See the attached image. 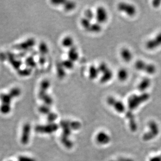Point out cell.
<instances>
[{
    "label": "cell",
    "instance_id": "ab89813d",
    "mask_svg": "<svg viewBox=\"0 0 161 161\" xmlns=\"http://www.w3.org/2000/svg\"><path fill=\"white\" fill-rule=\"evenodd\" d=\"M117 161H134L133 159L128 158V157H120L117 160Z\"/></svg>",
    "mask_w": 161,
    "mask_h": 161
},
{
    "label": "cell",
    "instance_id": "5bb4252c",
    "mask_svg": "<svg viewBox=\"0 0 161 161\" xmlns=\"http://www.w3.org/2000/svg\"><path fill=\"white\" fill-rule=\"evenodd\" d=\"M151 81L150 79L146 77L142 79L139 84L138 86V88L140 91L144 92L150 86Z\"/></svg>",
    "mask_w": 161,
    "mask_h": 161
},
{
    "label": "cell",
    "instance_id": "b9f144b4",
    "mask_svg": "<svg viewBox=\"0 0 161 161\" xmlns=\"http://www.w3.org/2000/svg\"><path fill=\"white\" fill-rule=\"evenodd\" d=\"M161 1H153L152 4L153 7H159L160 4H161Z\"/></svg>",
    "mask_w": 161,
    "mask_h": 161
},
{
    "label": "cell",
    "instance_id": "836d02e7",
    "mask_svg": "<svg viewBox=\"0 0 161 161\" xmlns=\"http://www.w3.org/2000/svg\"><path fill=\"white\" fill-rule=\"evenodd\" d=\"M85 17L87 18L90 20H91L94 17L95 14L94 13L93 11L91 10V9H88L86 11H85Z\"/></svg>",
    "mask_w": 161,
    "mask_h": 161
},
{
    "label": "cell",
    "instance_id": "8d00e7d4",
    "mask_svg": "<svg viewBox=\"0 0 161 161\" xmlns=\"http://www.w3.org/2000/svg\"><path fill=\"white\" fill-rule=\"evenodd\" d=\"M18 161H36V160L34 158L31 157L21 155L18 157Z\"/></svg>",
    "mask_w": 161,
    "mask_h": 161
},
{
    "label": "cell",
    "instance_id": "8992f818",
    "mask_svg": "<svg viewBox=\"0 0 161 161\" xmlns=\"http://www.w3.org/2000/svg\"><path fill=\"white\" fill-rule=\"evenodd\" d=\"M107 102L114 109L120 113H123L125 112L126 108L124 103L114 97L109 96L107 99Z\"/></svg>",
    "mask_w": 161,
    "mask_h": 161
},
{
    "label": "cell",
    "instance_id": "ffe728a7",
    "mask_svg": "<svg viewBox=\"0 0 161 161\" xmlns=\"http://www.w3.org/2000/svg\"><path fill=\"white\" fill-rule=\"evenodd\" d=\"M117 76L120 80L122 81L126 80L128 77V73L126 70L122 68L118 72Z\"/></svg>",
    "mask_w": 161,
    "mask_h": 161
},
{
    "label": "cell",
    "instance_id": "484cf974",
    "mask_svg": "<svg viewBox=\"0 0 161 161\" xmlns=\"http://www.w3.org/2000/svg\"><path fill=\"white\" fill-rule=\"evenodd\" d=\"M12 98H16L18 97L20 95L21 91L20 88H13L10 90L9 93Z\"/></svg>",
    "mask_w": 161,
    "mask_h": 161
},
{
    "label": "cell",
    "instance_id": "277c9868",
    "mask_svg": "<svg viewBox=\"0 0 161 161\" xmlns=\"http://www.w3.org/2000/svg\"><path fill=\"white\" fill-rule=\"evenodd\" d=\"M135 66L137 70L146 72L147 74H154L157 71V68L154 65L152 64L148 63L142 60L136 61Z\"/></svg>",
    "mask_w": 161,
    "mask_h": 161
},
{
    "label": "cell",
    "instance_id": "83f0119b",
    "mask_svg": "<svg viewBox=\"0 0 161 161\" xmlns=\"http://www.w3.org/2000/svg\"><path fill=\"white\" fill-rule=\"evenodd\" d=\"M62 65H63L64 67L70 70V69H72L74 67V62L70 60V59H68L63 61V63H62Z\"/></svg>",
    "mask_w": 161,
    "mask_h": 161
},
{
    "label": "cell",
    "instance_id": "d4e9b609",
    "mask_svg": "<svg viewBox=\"0 0 161 161\" xmlns=\"http://www.w3.org/2000/svg\"><path fill=\"white\" fill-rule=\"evenodd\" d=\"M80 23L81 25H82V26L84 28L88 30H89L90 27L92 24L91 22V21L86 17H83V18H81V20H80Z\"/></svg>",
    "mask_w": 161,
    "mask_h": 161
},
{
    "label": "cell",
    "instance_id": "ac0fdd59",
    "mask_svg": "<svg viewBox=\"0 0 161 161\" xmlns=\"http://www.w3.org/2000/svg\"><path fill=\"white\" fill-rule=\"evenodd\" d=\"M13 98L9 94H0V100L3 104H11L12 100Z\"/></svg>",
    "mask_w": 161,
    "mask_h": 161
},
{
    "label": "cell",
    "instance_id": "e575fe53",
    "mask_svg": "<svg viewBox=\"0 0 161 161\" xmlns=\"http://www.w3.org/2000/svg\"><path fill=\"white\" fill-rule=\"evenodd\" d=\"M42 100L44 101V104L48 106H50L51 105H52L53 102L52 97L49 96L48 94H46Z\"/></svg>",
    "mask_w": 161,
    "mask_h": 161
},
{
    "label": "cell",
    "instance_id": "8fae6325",
    "mask_svg": "<svg viewBox=\"0 0 161 161\" xmlns=\"http://www.w3.org/2000/svg\"><path fill=\"white\" fill-rule=\"evenodd\" d=\"M70 122L67 120H64L60 122L59 125L62 129V135L61 137L70 138L72 134V129L70 126Z\"/></svg>",
    "mask_w": 161,
    "mask_h": 161
},
{
    "label": "cell",
    "instance_id": "60d3db41",
    "mask_svg": "<svg viewBox=\"0 0 161 161\" xmlns=\"http://www.w3.org/2000/svg\"><path fill=\"white\" fill-rule=\"evenodd\" d=\"M149 161H161V154L159 156H155L151 157Z\"/></svg>",
    "mask_w": 161,
    "mask_h": 161
},
{
    "label": "cell",
    "instance_id": "ee69618b",
    "mask_svg": "<svg viewBox=\"0 0 161 161\" xmlns=\"http://www.w3.org/2000/svg\"></svg>",
    "mask_w": 161,
    "mask_h": 161
},
{
    "label": "cell",
    "instance_id": "4fadbf2b",
    "mask_svg": "<svg viewBox=\"0 0 161 161\" xmlns=\"http://www.w3.org/2000/svg\"><path fill=\"white\" fill-rule=\"evenodd\" d=\"M126 116L128 120L129 126L130 127L131 131L135 132L137 130V124L136 122L135 116L131 112V111H129L127 112L126 113Z\"/></svg>",
    "mask_w": 161,
    "mask_h": 161
},
{
    "label": "cell",
    "instance_id": "e0dca14e",
    "mask_svg": "<svg viewBox=\"0 0 161 161\" xmlns=\"http://www.w3.org/2000/svg\"><path fill=\"white\" fill-rule=\"evenodd\" d=\"M89 74L90 78L92 79L96 78L98 77L99 75L100 74V72L98 68L96 67V66L92 65L90 66L89 70Z\"/></svg>",
    "mask_w": 161,
    "mask_h": 161
},
{
    "label": "cell",
    "instance_id": "1f68e13d",
    "mask_svg": "<svg viewBox=\"0 0 161 161\" xmlns=\"http://www.w3.org/2000/svg\"><path fill=\"white\" fill-rule=\"evenodd\" d=\"M31 73V69L30 68H25L23 70H20L18 71V74L22 76H28Z\"/></svg>",
    "mask_w": 161,
    "mask_h": 161
},
{
    "label": "cell",
    "instance_id": "4316f807",
    "mask_svg": "<svg viewBox=\"0 0 161 161\" xmlns=\"http://www.w3.org/2000/svg\"><path fill=\"white\" fill-rule=\"evenodd\" d=\"M39 50L40 52L41 53L42 55H45L46 53H47L49 51V49L46 44L44 42H41L39 46Z\"/></svg>",
    "mask_w": 161,
    "mask_h": 161
},
{
    "label": "cell",
    "instance_id": "7c38bea8",
    "mask_svg": "<svg viewBox=\"0 0 161 161\" xmlns=\"http://www.w3.org/2000/svg\"><path fill=\"white\" fill-rule=\"evenodd\" d=\"M111 137L104 131H100L96 136V141L101 145H106L111 141Z\"/></svg>",
    "mask_w": 161,
    "mask_h": 161
},
{
    "label": "cell",
    "instance_id": "7a4b0ae2",
    "mask_svg": "<svg viewBox=\"0 0 161 161\" xmlns=\"http://www.w3.org/2000/svg\"><path fill=\"white\" fill-rule=\"evenodd\" d=\"M148 127L149 130L142 136V139L145 141H149L154 139L159 135L160 133L159 125L154 120H151L149 122Z\"/></svg>",
    "mask_w": 161,
    "mask_h": 161
},
{
    "label": "cell",
    "instance_id": "2e32d148",
    "mask_svg": "<svg viewBox=\"0 0 161 161\" xmlns=\"http://www.w3.org/2000/svg\"><path fill=\"white\" fill-rule=\"evenodd\" d=\"M68 56L70 60L74 62L76 61L79 58V54L75 46H72L70 48V50L68 53Z\"/></svg>",
    "mask_w": 161,
    "mask_h": 161
},
{
    "label": "cell",
    "instance_id": "5b68a950",
    "mask_svg": "<svg viewBox=\"0 0 161 161\" xmlns=\"http://www.w3.org/2000/svg\"><path fill=\"white\" fill-rule=\"evenodd\" d=\"M98 68L100 73H101L102 74V76L101 77L100 79L101 83H107L112 78L113 73L108 66L107 65V64L102 63L99 65Z\"/></svg>",
    "mask_w": 161,
    "mask_h": 161
},
{
    "label": "cell",
    "instance_id": "74e56055",
    "mask_svg": "<svg viewBox=\"0 0 161 161\" xmlns=\"http://www.w3.org/2000/svg\"><path fill=\"white\" fill-rule=\"evenodd\" d=\"M12 65L13 66V67L15 68V69H17L18 70L19 68L20 67V66H21V64H22V62L21 61H19L18 59H12Z\"/></svg>",
    "mask_w": 161,
    "mask_h": 161
},
{
    "label": "cell",
    "instance_id": "d6986e66",
    "mask_svg": "<svg viewBox=\"0 0 161 161\" xmlns=\"http://www.w3.org/2000/svg\"><path fill=\"white\" fill-rule=\"evenodd\" d=\"M62 45L64 47L66 48H72V46H73V44H74V40L72 38V37L70 36H67L64 38L62 40Z\"/></svg>",
    "mask_w": 161,
    "mask_h": 161
},
{
    "label": "cell",
    "instance_id": "52a82bcc",
    "mask_svg": "<svg viewBox=\"0 0 161 161\" xmlns=\"http://www.w3.org/2000/svg\"><path fill=\"white\" fill-rule=\"evenodd\" d=\"M118 10L130 16L135 15L137 12L136 8L133 5L126 2H120L118 4Z\"/></svg>",
    "mask_w": 161,
    "mask_h": 161
},
{
    "label": "cell",
    "instance_id": "9a60e30c",
    "mask_svg": "<svg viewBox=\"0 0 161 161\" xmlns=\"http://www.w3.org/2000/svg\"><path fill=\"white\" fill-rule=\"evenodd\" d=\"M120 55L124 61L129 62L133 59V54L127 48L122 49L120 51Z\"/></svg>",
    "mask_w": 161,
    "mask_h": 161
},
{
    "label": "cell",
    "instance_id": "4dcf8cb0",
    "mask_svg": "<svg viewBox=\"0 0 161 161\" xmlns=\"http://www.w3.org/2000/svg\"><path fill=\"white\" fill-rule=\"evenodd\" d=\"M57 114L53 112H51L48 114L47 116V120L49 123H54L55 121L57 120Z\"/></svg>",
    "mask_w": 161,
    "mask_h": 161
},
{
    "label": "cell",
    "instance_id": "7402d4cb",
    "mask_svg": "<svg viewBox=\"0 0 161 161\" xmlns=\"http://www.w3.org/2000/svg\"><path fill=\"white\" fill-rule=\"evenodd\" d=\"M11 111V104H3L0 106V112L1 113L3 114H9Z\"/></svg>",
    "mask_w": 161,
    "mask_h": 161
},
{
    "label": "cell",
    "instance_id": "d590c367",
    "mask_svg": "<svg viewBox=\"0 0 161 161\" xmlns=\"http://www.w3.org/2000/svg\"><path fill=\"white\" fill-rule=\"evenodd\" d=\"M76 4L73 2H65L64 3V8L67 11H70L75 7Z\"/></svg>",
    "mask_w": 161,
    "mask_h": 161
},
{
    "label": "cell",
    "instance_id": "603a6c76",
    "mask_svg": "<svg viewBox=\"0 0 161 161\" xmlns=\"http://www.w3.org/2000/svg\"><path fill=\"white\" fill-rule=\"evenodd\" d=\"M102 27L98 23L91 24L88 30L92 33H99L101 30Z\"/></svg>",
    "mask_w": 161,
    "mask_h": 161
},
{
    "label": "cell",
    "instance_id": "3957f363",
    "mask_svg": "<svg viewBox=\"0 0 161 161\" xmlns=\"http://www.w3.org/2000/svg\"><path fill=\"white\" fill-rule=\"evenodd\" d=\"M59 125L54 123L46 125H39L35 127V131L41 134H51L56 132L59 129Z\"/></svg>",
    "mask_w": 161,
    "mask_h": 161
},
{
    "label": "cell",
    "instance_id": "f546056e",
    "mask_svg": "<svg viewBox=\"0 0 161 161\" xmlns=\"http://www.w3.org/2000/svg\"><path fill=\"white\" fill-rule=\"evenodd\" d=\"M26 64L28 66V67H34L36 65V63L35 62L33 57H29L26 59Z\"/></svg>",
    "mask_w": 161,
    "mask_h": 161
},
{
    "label": "cell",
    "instance_id": "6da1fadb",
    "mask_svg": "<svg viewBox=\"0 0 161 161\" xmlns=\"http://www.w3.org/2000/svg\"><path fill=\"white\" fill-rule=\"evenodd\" d=\"M150 96L148 93H142L140 95L134 94L128 98L127 101L128 107L130 111H133L139 107L143 103L149 99Z\"/></svg>",
    "mask_w": 161,
    "mask_h": 161
},
{
    "label": "cell",
    "instance_id": "f1b7e54d",
    "mask_svg": "<svg viewBox=\"0 0 161 161\" xmlns=\"http://www.w3.org/2000/svg\"><path fill=\"white\" fill-rule=\"evenodd\" d=\"M70 126L72 131H78L80 128L81 124L78 121H72L70 122Z\"/></svg>",
    "mask_w": 161,
    "mask_h": 161
},
{
    "label": "cell",
    "instance_id": "30bf717a",
    "mask_svg": "<svg viewBox=\"0 0 161 161\" xmlns=\"http://www.w3.org/2000/svg\"><path fill=\"white\" fill-rule=\"evenodd\" d=\"M146 46V48L149 50H153L161 46V33H159L152 39L148 41Z\"/></svg>",
    "mask_w": 161,
    "mask_h": 161
},
{
    "label": "cell",
    "instance_id": "9c48e42d",
    "mask_svg": "<svg viewBox=\"0 0 161 161\" xmlns=\"http://www.w3.org/2000/svg\"><path fill=\"white\" fill-rule=\"evenodd\" d=\"M96 19L99 23H103L107 21L108 14L107 10L102 7H98L95 14Z\"/></svg>",
    "mask_w": 161,
    "mask_h": 161
},
{
    "label": "cell",
    "instance_id": "ba28073f",
    "mask_svg": "<svg viewBox=\"0 0 161 161\" xmlns=\"http://www.w3.org/2000/svg\"><path fill=\"white\" fill-rule=\"evenodd\" d=\"M31 127L30 124L26 123L24 124L22 129V135L20 138V141L22 144L26 145L30 141Z\"/></svg>",
    "mask_w": 161,
    "mask_h": 161
},
{
    "label": "cell",
    "instance_id": "44dd1931",
    "mask_svg": "<svg viewBox=\"0 0 161 161\" xmlns=\"http://www.w3.org/2000/svg\"><path fill=\"white\" fill-rule=\"evenodd\" d=\"M61 142L64 146L67 149H71L74 146V144L70 138L61 137Z\"/></svg>",
    "mask_w": 161,
    "mask_h": 161
},
{
    "label": "cell",
    "instance_id": "7bdbcfd3",
    "mask_svg": "<svg viewBox=\"0 0 161 161\" xmlns=\"http://www.w3.org/2000/svg\"><path fill=\"white\" fill-rule=\"evenodd\" d=\"M117 161V160H111V161Z\"/></svg>",
    "mask_w": 161,
    "mask_h": 161
},
{
    "label": "cell",
    "instance_id": "cb8c5ba5",
    "mask_svg": "<svg viewBox=\"0 0 161 161\" xmlns=\"http://www.w3.org/2000/svg\"><path fill=\"white\" fill-rule=\"evenodd\" d=\"M39 111L40 113L48 115V114L50 113L51 110L49 106L44 104L39 107Z\"/></svg>",
    "mask_w": 161,
    "mask_h": 161
},
{
    "label": "cell",
    "instance_id": "d6a6232c",
    "mask_svg": "<svg viewBox=\"0 0 161 161\" xmlns=\"http://www.w3.org/2000/svg\"><path fill=\"white\" fill-rule=\"evenodd\" d=\"M50 83L48 80L42 81L40 85L41 90L44 91H46L49 89V88L50 87Z\"/></svg>",
    "mask_w": 161,
    "mask_h": 161
},
{
    "label": "cell",
    "instance_id": "f35d334b",
    "mask_svg": "<svg viewBox=\"0 0 161 161\" xmlns=\"http://www.w3.org/2000/svg\"><path fill=\"white\" fill-rule=\"evenodd\" d=\"M38 62H39V63L41 65H44V64L46 63V58L44 55H42L38 59Z\"/></svg>",
    "mask_w": 161,
    "mask_h": 161
}]
</instances>
